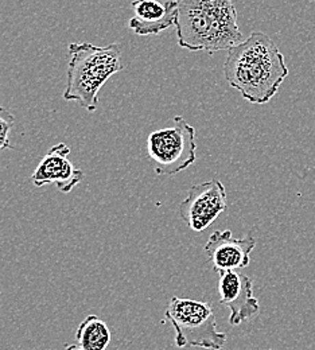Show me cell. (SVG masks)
Instances as JSON below:
<instances>
[{
	"mask_svg": "<svg viewBox=\"0 0 315 350\" xmlns=\"http://www.w3.org/2000/svg\"><path fill=\"white\" fill-rule=\"evenodd\" d=\"M226 83L252 104H267L288 76L284 55L270 36L254 31L228 50Z\"/></svg>",
	"mask_w": 315,
	"mask_h": 350,
	"instance_id": "1",
	"label": "cell"
},
{
	"mask_svg": "<svg viewBox=\"0 0 315 350\" xmlns=\"http://www.w3.org/2000/svg\"><path fill=\"white\" fill-rule=\"evenodd\" d=\"M178 44L209 54L230 50L244 40L232 0H177Z\"/></svg>",
	"mask_w": 315,
	"mask_h": 350,
	"instance_id": "2",
	"label": "cell"
},
{
	"mask_svg": "<svg viewBox=\"0 0 315 350\" xmlns=\"http://www.w3.org/2000/svg\"><path fill=\"white\" fill-rule=\"evenodd\" d=\"M68 49L70 61L64 98L96 112L101 88L124 69L122 49L118 44L96 46L88 42L70 44Z\"/></svg>",
	"mask_w": 315,
	"mask_h": 350,
	"instance_id": "3",
	"label": "cell"
},
{
	"mask_svg": "<svg viewBox=\"0 0 315 350\" xmlns=\"http://www.w3.org/2000/svg\"><path fill=\"white\" fill-rule=\"evenodd\" d=\"M165 317L176 330L178 348L221 350L225 347L226 334L217 330L216 315L206 302L173 297Z\"/></svg>",
	"mask_w": 315,
	"mask_h": 350,
	"instance_id": "4",
	"label": "cell"
},
{
	"mask_svg": "<svg viewBox=\"0 0 315 350\" xmlns=\"http://www.w3.org/2000/svg\"><path fill=\"white\" fill-rule=\"evenodd\" d=\"M195 129L182 116H174L167 126L147 137V157L161 176L180 174L197 159Z\"/></svg>",
	"mask_w": 315,
	"mask_h": 350,
	"instance_id": "5",
	"label": "cell"
},
{
	"mask_svg": "<svg viewBox=\"0 0 315 350\" xmlns=\"http://www.w3.org/2000/svg\"><path fill=\"white\" fill-rule=\"evenodd\" d=\"M225 211V186L217 179L191 186L180 204V216L193 232L208 229Z\"/></svg>",
	"mask_w": 315,
	"mask_h": 350,
	"instance_id": "6",
	"label": "cell"
},
{
	"mask_svg": "<svg viewBox=\"0 0 315 350\" xmlns=\"http://www.w3.org/2000/svg\"><path fill=\"white\" fill-rule=\"evenodd\" d=\"M255 247L256 239L251 233L243 239H236L232 236V232L226 229L215 230L209 236L204 251L215 271L220 275L248 267Z\"/></svg>",
	"mask_w": 315,
	"mask_h": 350,
	"instance_id": "7",
	"label": "cell"
},
{
	"mask_svg": "<svg viewBox=\"0 0 315 350\" xmlns=\"http://www.w3.org/2000/svg\"><path fill=\"white\" fill-rule=\"evenodd\" d=\"M220 304L230 311L229 323L238 326L260 312V304L254 295V283L238 271L220 273L219 279Z\"/></svg>",
	"mask_w": 315,
	"mask_h": 350,
	"instance_id": "8",
	"label": "cell"
},
{
	"mask_svg": "<svg viewBox=\"0 0 315 350\" xmlns=\"http://www.w3.org/2000/svg\"><path fill=\"white\" fill-rule=\"evenodd\" d=\"M69 155L70 147L68 144L58 143L53 146L41 158L31 175L34 186L44 187L54 183L61 193H70L84 179L85 173L70 162Z\"/></svg>",
	"mask_w": 315,
	"mask_h": 350,
	"instance_id": "9",
	"label": "cell"
},
{
	"mask_svg": "<svg viewBox=\"0 0 315 350\" xmlns=\"http://www.w3.org/2000/svg\"><path fill=\"white\" fill-rule=\"evenodd\" d=\"M133 18L128 22L136 36H158L176 25L177 0H134L131 3Z\"/></svg>",
	"mask_w": 315,
	"mask_h": 350,
	"instance_id": "10",
	"label": "cell"
},
{
	"mask_svg": "<svg viewBox=\"0 0 315 350\" xmlns=\"http://www.w3.org/2000/svg\"><path fill=\"white\" fill-rule=\"evenodd\" d=\"M77 345L84 350H105L111 344V330L97 315H88L76 333Z\"/></svg>",
	"mask_w": 315,
	"mask_h": 350,
	"instance_id": "11",
	"label": "cell"
},
{
	"mask_svg": "<svg viewBox=\"0 0 315 350\" xmlns=\"http://www.w3.org/2000/svg\"><path fill=\"white\" fill-rule=\"evenodd\" d=\"M15 126V118L4 107L0 105V151L11 148L10 133Z\"/></svg>",
	"mask_w": 315,
	"mask_h": 350,
	"instance_id": "12",
	"label": "cell"
},
{
	"mask_svg": "<svg viewBox=\"0 0 315 350\" xmlns=\"http://www.w3.org/2000/svg\"><path fill=\"white\" fill-rule=\"evenodd\" d=\"M64 350H84V349H81V348H80V347H79V345H77V344H72V345H68V347H66V348H65V349Z\"/></svg>",
	"mask_w": 315,
	"mask_h": 350,
	"instance_id": "13",
	"label": "cell"
}]
</instances>
